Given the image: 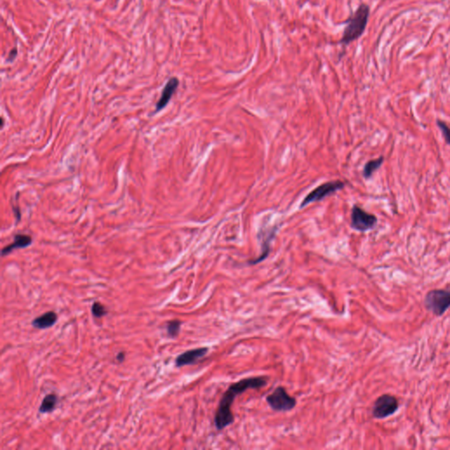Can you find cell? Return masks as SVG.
I'll return each instance as SVG.
<instances>
[{
    "mask_svg": "<svg viewBox=\"0 0 450 450\" xmlns=\"http://www.w3.org/2000/svg\"><path fill=\"white\" fill-rule=\"evenodd\" d=\"M116 359H117V361H118V362H123V361H124V359H125V354H124V353L123 352L119 353L118 355H117V356H116Z\"/></svg>",
    "mask_w": 450,
    "mask_h": 450,
    "instance_id": "d6986e66",
    "label": "cell"
},
{
    "mask_svg": "<svg viewBox=\"0 0 450 450\" xmlns=\"http://www.w3.org/2000/svg\"><path fill=\"white\" fill-rule=\"evenodd\" d=\"M57 404H58L57 395L48 394L42 400L41 406L39 407V412L41 413H51L56 409Z\"/></svg>",
    "mask_w": 450,
    "mask_h": 450,
    "instance_id": "5bb4252c",
    "label": "cell"
},
{
    "mask_svg": "<svg viewBox=\"0 0 450 450\" xmlns=\"http://www.w3.org/2000/svg\"><path fill=\"white\" fill-rule=\"evenodd\" d=\"M345 183L341 180H332L327 182L323 183L321 185L317 186L315 189L312 190L308 195L305 197V199L302 202L300 208L304 209L305 207L308 206L309 204L317 202H321L326 197L334 194L336 192L343 189L345 187Z\"/></svg>",
    "mask_w": 450,
    "mask_h": 450,
    "instance_id": "277c9868",
    "label": "cell"
},
{
    "mask_svg": "<svg viewBox=\"0 0 450 450\" xmlns=\"http://www.w3.org/2000/svg\"><path fill=\"white\" fill-rule=\"evenodd\" d=\"M180 81L178 78L173 77L170 78L167 81L165 87L163 89L162 93L159 98V102H157L156 112H159L168 105L171 98H173V94L175 93L177 89L179 87Z\"/></svg>",
    "mask_w": 450,
    "mask_h": 450,
    "instance_id": "9c48e42d",
    "label": "cell"
},
{
    "mask_svg": "<svg viewBox=\"0 0 450 450\" xmlns=\"http://www.w3.org/2000/svg\"><path fill=\"white\" fill-rule=\"evenodd\" d=\"M268 384V378L265 376L247 377L232 383L222 396L215 414V426L217 430H223L234 422V416L231 412V406L234 400L247 389H261Z\"/></svg>",
    "mask_w": 450,
    "mask_h": 450,
    "instance_id": "6da1fadb",
    "label": "cell"
},
{
    "mask_svg": "<svg viewBox=\"0 0 450 450\" xmlns=\"http://www.w3.org/2000/svg\"><path fill=\"white\" fill-rule=\"evenodd\" d=\"M17 48H16V47H15V48H13V49L11 51L10 54H9V58H7V61H14V58H16V56H17Z\"/></svg>",
    "mask_w": 450,
    "mask_h": 450,
    "instance_id": "ac0fdd59",
    "label": "cell"
},
{
    "mask_svg": "<svg viewBox=\"0 0 450 450\" xmlns=\"http://www.w3.org/2000/svg\"><path fill=\"white\" fill-rule=\"evenodd\" d=\"M424 304L427 311L435 316L443 315L450 307V290L433 289L427 292Z\"/></svg>",
    "mask_w": 450,
    "mask_h": 450,
    "instance_id": "3957f363",
    "label": "cell"
},
{
    "mask_svg": "<svg viewBox=\"0 0 450 450\" xmlns=\"http://www.w3.org/2000/svg\"><path fill=\"white\" fill-rule=\"evenodd\" d=\"M370 8L368 5H360L357 10L349 18L340 43L347 45L362 36L369 21Z\"/></svg>",
    "mask_w": 450,
    "mask_h": 450,
    "instance_id": "7a4b0ae2",
    "label": "cell"
},
{
    "mask_svg": "<svg viewBox=\"0 0 450 450\" xmlns=\"http://www.w3.org/2000/svg\"><path fill=\"white\" fill-rule=\"evenodd\" d=\"M377 224V217L358 205H354L351 212V226L360 232L373 230Z\"/></svg>",
    "mask_w": 450,
    "mask_h": 450,
    "instance_id": "8992f818",
    "label": "cell"
},
{
    "mask_svg": "<svg viewBox=\"0 0 450 450\" xmlns=\"http://www.w3.org/2000/svg\"><path fill=\"white\" fill-rule=\"evenodd\" d=\"M57 321H58V315L56 314V312H48L38 318H34L32 321V325L34 328L43 330L53 326Z\"/></svg>",
    "mask_w": 450,
    "mask_h": 450,
    "instance_id": "8fae6325",
    "label": "cell"
},
{
    "mask_svg": "<svg viewBox=\"0 0 450 450\" xmlns=\"http://www.w3.org/2000/svg\"><path fill=\"white\" fill-rule=\"evenodd\" d=\"M267 403L275 412H289L296 406V399L288 394L284 387L279 386L267 396Z\"/></svg>",
    "mask_w": 450,
    "mask_h": 450,
    "instance_id": "5b68a950",
    "label": "cell"
},
{
    "mask_svg": "<svg viewBox=\"0 0 450 450\" xmlns=\"http://www.w3.org/2000/svg\"><path fill=\"white\" fill-rule=\"evenodd\" d=\"M399 404L396 396L384 394L375 401L373 406L372 414L376 419H385L392 415L398 410Z\"/></svg>",
    "mask_w": 450,
    "mask_h": 450,
    "instance_id": "52a82bcc",
    "label": "cell"
},
{
    "mask_svg": "<svg viewBox=\"0 0 450 450\" xmlns=\"http://www.w3.org/2000/svg\"><path fill=\"white\" fill-rule=\"evenodd\" d=\"M208 352H209L208 347L191 349L178 356L175 361V364L178 368L183 366L192 365L206 356Z\"/></svg>",
    "mask_w": 450,
    "mask_h": 450,
    "instance_id": "ba28073f",
    "label": "cell"
},
{
    "mask_svg": "<svg viewBox=\"0 0 450 450\" xmlns=\"http://www.w3.org/2000/svg\"><path fill=\"white\" fill-rule=\"evenodd\" d=\"M275 230H276V229L274 231L269 232L268 236H264V238H263V241H262V251H261V255L259 257L256 258V259L253 260V261H249V264H259V263H261V262L265 261L268 258L269 253H270L271 242L273 240L274 235H275Z\"/></svg>",
    "mask_w": 450,
    "mask_h": 450,
    "instance_id": "7c38bea8",
    "label": "cell"
},
{
    "mask_svg": "<svg viewBox=\"0 0 450 450\" xmlns=\"http://www.w3.org/2000/svg\"><path fill=\"white\" fill-rule=\"evenodd\" d=\"M180 326H181V322L180 320H172L167 323L166 325V331L168 335L171 338H175L179 335L180 332Z\"/></svg>",
    "mask_w": 450,
    "mask_h": 450,
    "instance_id": "9a60e30c",
    "label": "cell"
},
{
    "mask_svg": "<svg viewBox=\"0 0 450 450\" xmlns=\"http://www.w3.org/2000/svg\"><path fill=\"white\" fill-rule=\"evenodd\" d=\"M383 162H384V158L381 156L378 159H372V160H369V162L366 163L365 166L363 167V171H362V175L366 180L370 179L373 176V174L376 173V171L382 166Z\"/></svg>",
    "mask_w": 450,
    "mask_h": 450,
    "instance_id": "4fadbf2b",
    "label": "cell"
},
{
    "mask_svg": "<svg viewBox=\"0 0 450 450\" xmlns=\"http://www.w3.org/2000/svg\"><path fill=\"white\" fill-rule=\"evenodd\" d=\"M437 125L443 135L445 142L450 145V126L447 125L446 122L441 121V120H437Z\"/></svg>",
    "mask_w": 450,
    "mask_h": 450,
    "instance_id": "2e32d148",
    "label": "cell"
},
{
    "mask_svg": "<svg viewBox=\"0 0 450 450\" xmlns=\"http://www.w3.org/2000/svg\"><path fill=\"white\" fill-rule=\"evenodd\" d=\"M32 237L27 234H15L14 237V242L12 244H8L2 249V256L5 257L8 254H10L13 251L16 249H22L29 246L32 244Z\"/></svg>",
    "mask_w": 450,
    "mask_h": 450,
    "instance_id": "30bf717a",
    "label": "cell"
},
{
    "mask_svg": "<svg viewBox=\"0 0 450 450\" xmlns=\"http://www.w3.org/2000/svg\"><path fill=\"white\" fill-rule=\"evenodd\" d=\"M91 312L95 318H102L107 314L105 306L99 302H95L91 306Z\"/></svg>",
    "mask_w": 450,
    "mask_h": 450,
    "instance_id": "e0dca14e",
    "label": "cell"
},
{
    "mask_svg": "<svg viewBox=\"0 0 450 450\" xmlns=\"http://www.w3.org/2000/svg\"><path fill=\"white\" fill-rule=\"evenodd\" d=\"M4 125V118H2V121H1V126L3 127Z\"/></svg>",
    "mask_w": 450,
    "mask_h": 450,
    "instance_id": "ffe728a7",
    "label": "cell"
}]
</instances>
